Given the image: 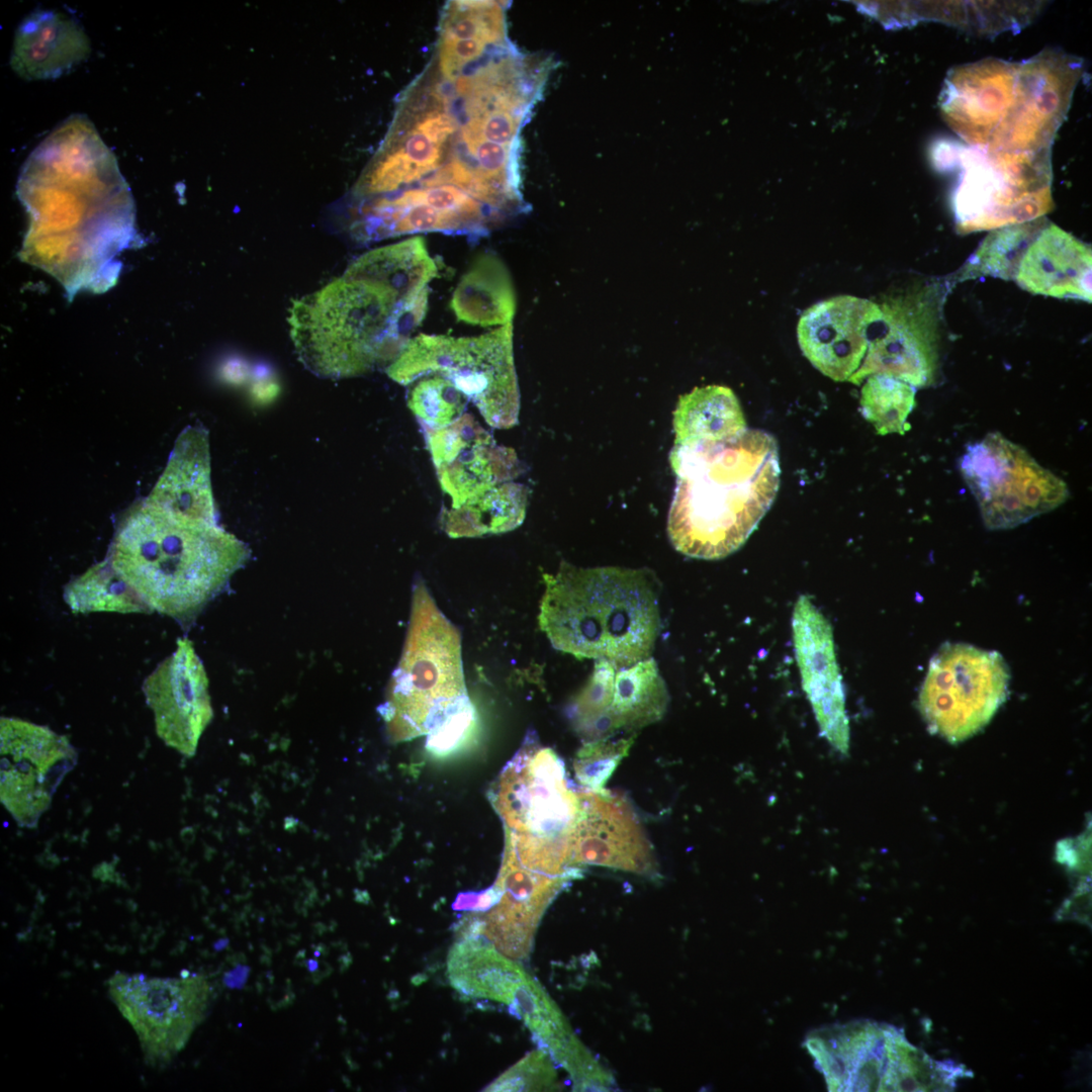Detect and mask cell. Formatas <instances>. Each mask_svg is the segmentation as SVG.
<instances>
[{
  "label": "cell",
  "instance_id": "obj_32",
  "mask_svg": "<svg viewBox=\"0 0 1092 1092\" xmlns=\"http://www.w3.org/2000/svg\"><path fill=\"white\" fill-rule=\"evenodd\" d=\"M527 503L525 485L504 482L457 509L444 510L441 522L453 538L505 533L523 523Z\"/></svg>",
  "mask_w": 1092,
  "mask_h": 1092
},
{
  "label": "cell",
  "instance_id": "obj_35",
  "mask_svg": "<svg viewBox=\"0 0 1092 1092\" xmlns=\"http://www.w3.org/2000/svg\"><path fill=\"white\" fill-rule=\"evenodd\" d=\"M916 387L897 378L870 375L861 388L860 412L877 433L904 434L907 420L915 405Z\"/></svg>",
  "mask_w": 1092,
  "mask_h": 1092
},
{
  "label": "cell",
  "instance_id": "obj_37",
  "mask_svg": "<svg viewBox=\"0 0 1092 1092\" xmlns=\"http://www.w3.org/2000/svg\"><path fill=\"white\" fill-rule=\"evenodd\" d=\"M633 738L585 742L573 761L575 777L587 790L606 793V784L628 754Z\"/></svg>",
  "mask_w": 1092,
  "mask_h": 1092
},
{
  "label": "cell",
  "instance_id": "obj_2",
  "mask_svg": "<svg viewBox=\"0 0 1092 1092\" xmlns=\"http://www.w3.org/2000/svg\"><path fill=\"white\" fill-rule=\"evenodd\" d=\"M17 194L28 215L24 261L53 275L71 297L114 283L112 260L134 240V203L114 155L87 117H69L34 149Z\"/></svg>",
  "mask_w": 1092,
  "mask_h": 1092
},
{
  "label": "cell",
  "instance_id": "obj_5",
  "mask_svg": "<svg viewBox=\"0 0 1092 1092\" xmlns=\"http://www.w3.org/2000/svg\"><path fill=\"white\" fill-rule=\"evenodd\" d=\"M249 557L248 546L217 524L145 502L120 525L108 562L149 608L182 620L220 593Z\"/></svg>",
  "mask_w": 1092,
  "mask_h": 1092
},
{
  "label": "cell",
  "instance_id": "obj_30",
  "mask_svg": "<svg viewBox=\"0 0 1092 1092\" xmlns=\"http://www.w3.org/2000/svg\"><path fill=\"white\" fill-rule=\"evenodd\" d=\"M459 321L491 327L512 324L516 295L510 274L492 254L478 257L460 279L451 299Z\"/></svg>",
  "mask_w": 1092,
  "mask_h": 1092
},
{
  "label": "cell",
  "instance_id": "obj_18",
  "mask_svg": "<svg viewBox=\"0 0 1092 1092\" xmlns=\"http://www.w3.org/2000/svg\"><path fill=\"white\" fill-rule=\"evenodd\" d=\"M578 794L580 808L571 838L574 868L598 866L658 878L653 847L624 797L609 791Z\"/></svg>",
  "mask_w": 1092,
  "mask_h": 1092
},
{
  "label": "cell",
  "instance_id": "obj_25",
  "mask_svg": "<svg viewBox=\"0 0 1092 1092\" xmlns=\"http://www.w3.org/2000/svg\"><path fill=\"white\" fill-rule=\"evenodd\" d=\"M90 53V40L77 20L59 11L37 10L15 31L11 67L26 80L56 79L87 60Z\"/></svg>",
  "mask_w": 1092,
  "mask_h": 1092
},
{
  "label": "cell",
  "instance_id": "obj_23",
  "mask_svg": "<svg viewBox=\"0 0 1092 1092\" xmlns=\"http://www.w3.org/2000/svg\"><path fill=\"white\" fill-rule=\"evenodd\" d=\"M792 625L803 689L819 727L833 747L846 753L848 722L832 629L806 596L800 597L795 605Z\"/></svg>",
  "mask_w": 1092,
  "mask_h": 1092
},
{
  "label": "cell",
  "instance_id": "obj_31",
  "mask_svg": "<svg viewBox=\"0 0 1092 1092\" xmlns=\"http://www.w3.org/2000/svg\"><path fill=\"white\" fill-rule=\"evenodd\" d=\"M614 669L608 720L612 734L621 728L634 730L660 720L668 695L653 659L629 668Z\"/></svg>",
  "mask_w": 1092,
  "mask_h": 1092
},
{
  "label": "cell",
  "instance_id": "obj_29",
  "mask_svg": "<svg viewBox=\"0 0 1092 1092\" xmlns=\"http://www.w3.org/2000/svg\"><path fill=\"white\" fill-rule=\"evenodd\" d=\"M675 446L716 444L747 430L740 403L723 385L696 387L681 395L673 412Z\"/></svg>",
  "mask_w": 1092,
  "mask_h": 1092
},
{
  "label": "cell",
  "instance_id": "obj_11",
  "mask_svg": "<svg viewBox=\"0 0 1092 1092\" xmlns=\"http://www.w3.org/2000/svg\"><path fill=\"white\" fill-rule=\"evenodd\" d=\"M932 158L941 170L960 168L952 194L960 233L1034 220L1054 208L1051 152H987L960 143H941Z\"/></svg>",
  "mask_w": 1092,
  "mask_h": 1092
},
{
  "label": "cell",
  "instance_id": "obj_16",
  "mask_svg": "<svg viewBox=\"0 0 1092 1092\" xmlns=\"http://www.w3.org/2000/svg\"><path fill=\"white\" fill-rule=\"evenodd\" d=\"M77 763L68 738L15 718L0 721V800L18 825L34 827Z\"/></svg>",
  "mask_w": 1092,
  "mask_h": 1092
},
{
  "label": "cell",
  "instance_id": "obj_7",
  "mask_svg": "<svg viewBox=\"0 0 1092 1092\" xmlns=\"http://www.w3.org/2000/svg\"><path fill=\"white\" fill-rule=\"evenodd\" d=\"M428 293L399 301L377 285L342 276L295 299L288 324L299 360L328 378L360 375L394 360L425 317Z\"/></svg>",
  "mask_w": 1092,
  "mask_h": 1092
},
{
  "label": "cell",
  "instance_id": "obj_26",
  "mask_svg": "<svg viewBox=\"0 0 1092 1092\" xmlns=\"http://www.w3.org/2000/svg\"><path fill=\"white\" fill-rule=\"evenodd\" d=\"M1091 248L1046 222L1026 250L1015 279L1033 294L1091 302Z\"/></svg>",
  "mask_w": 1092,
  "mask_h": 1092
},
{
  "label": "cell",
  "instance_id": "obj_33",
  "mask_svg": "<svg viewBox=\"0 0 1092 1092\" xmlns=\"http://www.w3.org/2000/svg\"><path fill=\"white\" fill-rule=\"evenodd\" d=\"M65 601L73 613H133L149 609L108 561L90 567L72 581L66 588Z\"/></svg>",
  "mask_w": 1092,
  "mask_h": 1092
},
{
  "label": "cell",
  "instance_id": "obj_19",
  "mask_svg": "<svg viewBox=\"0 0 1092 1092\" xmlns=\"http://www.w3.org/2000/svg\"><path fill=\"white\" fill-rule=\"evenodd\" d=\"M143 691L158 736L181 754L193 756L213 710L207 675L190 640L178 639L176 651L146 678Z\"/></svg>",
  "mask_w": 1092,
  "mask_h": 1092
},
{
  "label": "cell",
  "instance_id": "obj_39",
  "mask_svg": "<svg viewBox=\"0 0 1092 1092\" xmlns=\"http://www.w3.org/2000/svg\"><path fill=\"white\" fill-rule=\"evenodd\" d=\"M475 711L471 706L447 721L436 732L428 736V749L438 755L448 754L462 744L472 730Z\"/></svg>",
  "mask_w": 1092,
  "mask_h": 1092
},
{
  "label": "cell",
  "instance_id": "obj_6",
  "mask_svg": "<svg viewBox=\"0 0 1092 1092\" xmlns=\"http://www.w3.org/2000/svg\"><path fill=\"white\" fill-rule=\"evenodd\" d=\"M543 578L539 625L556 649L619 667L650 655L659 610L648 569L580 568L562 561L556 574Z\"/></svg>",
  "mask_w": 1092,
  "mask_h": 1092
},
{
  "label": "cell",
  "instance_id": "obj_4",
  "mask_svg": "<svg viewBox=\"0 0 1092 1092\" xmlns=\"http://www.w3.org/2000/svg\"><path fill=\"white\" fill-rule=\"evenodd\" d=\"M676 487L667 533L680 553L723 558L739 549L772 505L780 483L775 438L760 430L716 444L675 446Z\"/></svg>",
  "mask_w": 1092,
  "mask_h": 1092
},
{
  "label": "cell",
  "instance_id": "obj_21",
  "mask_svg": "<svg viewBox=\"0 0 1092 1092\" xmlns=\"http://www.w3.org/2000/svg\"><path fill=\"white\" fill-rule=\"evenodd\" d=\"M883 317L875 302L851 295L825 299L801 315L799 346L812 365L835 381H849L866 356L870 335Z\"/></svg>",
  "mask_w": 1092,
  "mask_h": 1092
},
{
  "label": "cell",
  "instance_id": "obj_28",
  "mask_svg": "<svg viewBox=\"0 0 1092 1092\" xmlns=\"http://www.w3.org/2000/svg\"><path fill=\"white\" fill-rule=\"evenodd\" d=\"M882 310L877 336L871 338L862 363L849 381L860 384L870 375L884 374L914 387L925 386L933 373V355L928 346L891 310Z\"/></svg>",
  "mask_w": 1092,
  "mask_h": 1092
},
{
  "label": "cell",
  "instance_id": "obj_15",
  "mask_svg": "<svg viewBox=\"0 0 1092 1092\" xmlns=\"http://www.w3.org/2000/svg\"><path fill=\"white\" fill-rule=\"evenodd\" d=\"M108 992L134 1030L146 1063L160 1067L186 1045L207 1010L210 989L203 976L149 977L116 972Z\"/></svg>",
  "mask_w": 1092,
  "mask_h": 1092
},
{
  "label": "cell",
  "instance_id": "obj_20",
  "mask_svg": "<svg viewBox=\"0 0 1092 1092\" xmlns=\"http://www.w3.org/2000/svg\"><path fill=\"white\" fill-rule=\"evenodd\" d=\"M427 436L439 482L452 498V509L519 474L516 452L497 446L469 414Z\"/></svg>",
  "mask_w": 1092,
  "mask_h": 1092
},
{
  "label": "cell",
  "instance_id": "obj_14",
  "mask_svg": "<svg viewBox=\"0 0 1092 1092\" xmlns=\"http://www.w3.org/2000/svg\"><path fill=\"white\" fill-rule=\"evenodd\" d=\"M960 471L984 525L1005 530L1049 513L1069 497L1066 482L998 432L969 445Z\"/></svg>",
  "mask_w": 1092,
  "mask_h": 1092
},
{
  "label": "cell",
  "instance_id": "obj_9",
  "mask_svg": "<svg viewBox=\"0 0 1092 1092\" xmlns=\"http://www.w3.org/2000/svg\"><path fill=\"white\" fill-rule=\"evenodd\" d=\"M471 706L459 631L420 579L402 654L379 708L387 736L395 743L429 736Z\"/></svg>",
  "mask_w": 1092,
  "mask_h": 1092
},
{
  "label": "cell",
  "instance_id": "obj_10",
  "mask_svg": "<svg viewBox=\"0 0 1092 1092\" xmlns=\"http://www.w3.org/2000/svg\"><path fill=\"white\" fill-rule=\"evenodd\" d=\"M804 1046L829 1091H949L971 1073L933 1060L902 1029L870 1019L819 1028Z\"/></svg>",
  "mask_w": 1092,
  "mask_h": 1092
},
{
  "label": "cell",
  "instance_id": "obj_13",
  "mask_svg": "<svg viewBox=\"0 0 1092 1092\" xmlns=\"http://www.w3.org/2000/svg\"><path fill=\"white\" fill-rule=\"evenodd\" d=\"M1009 670L997 651L945 643L932 656L918 707L928 729L948 742L982 730L1008 694Z\"/></svg>",
  "mask_w": 1092,
  "mask_h": 1092
},
{
  "label": "cell",
  "instance_id": "obj_36",
  "mask_svg": "<svg viewBox=\"0 0 1092 1092\" xmlns=\"http://www.w3.org/2000/svg\"><path fill=\"white\" fill-rule=\"evenodd\" d=\"M412 383L407 405L426 434L444 429L462 417L469 400L448 378L428 374Z\"/></svg>",
  "mask_w": 1092,
  "mask_h": 1092
},
{
  "label": "cell",
  "instance_id": "obj_38",
  "mask_svg": "<svg viewBox=\"0 0 1092 1092\" xmlns=\"http://www.w3.org/2000/svg\"><path fill=\"white\" fill-rule=\"evenodd\" d=\"M551 1057L539 1049L532 1052L498 1079L491 1083L486 1091H540L554 1090L557 1074Z\"/></svg>",
  "mask_w": 1092,
  "mask_h": 1092
},
{
  "label": "cell",
  "instance_id": "obj_3",
  "mask_svg": "<svg viewBox=\"0 0 1092 1092\" xmlns=\"http://www.w3.org/2000/svg\"><path fill=\"white\" fill-rule=\"evenodd\" d=\"M1082 61L1056 49L1029 60L995 58L949 70L939 96L943 120L987 152H1052L1072 102Z\"/></svg>",
  "mask_w": 1092,
  "mask_h": 1092
},
{
  "label": "cell",
  "instance_id": "obj_34",
  "mask_svg": "<svg viewBox=\"0 0 1092 1092\" xmlns=\"http://www.w3.org/2000/svg\"><path fill=\"white\" fill-rule=\"evenodd\" d=\"M1048 221L1042 216L991 231L970 258L964 273L1014 280L1026 250Z\"/></svg>",
  "mask_w": 1092,
  "mask_h": 1092
},
{
  "label": "cell",
  "instance_id": "obj_24",
  "mask_svg": "<svg viewBox=\"0 0 1092 1092\" xmlns=\"http://www.w3.org/2000/svg\"><path fill=\"white\" fill-rule=\"evenodd\" d=\"M210 484L207 431L199 425L187 427L146 503L174 517L217 524Z\"/></svg>",
  "mask_w": 1092,
  "mask_h": 1092
},
{
  "label": "cell",
  "instance_id": "obj_40",
  "mask_svg": "<svg viewBox=\"0 0 1092 1092\" xmlns=\"http://www.w3.org/2000/svg\"><path fill=\"white\" fill-rule=\"evenodd\" d=\"M249 976V968L240 966L224 977V983L231 988H242Z\"/></svg>",
  "mask_w": 1092,
  "mask_h": 1092
},
{
  "label": "cell",
  "instance_id": "obj_8",
  "mask_svg": "<svg viewBox=\"0 0 1092 1092\" xmlns=\"http://www.w3.org/2000/svg\"><path fill=\"white\" fill-rule=\"evenodd\" d=\"M506 843L526 868L550 876H580L572 864L571 838L579 794L568 783L563 761L529 733L490 792Z\"/></svg>",
  "mask_w": 1092,
  "mask_h": 1092
},
{
  "label": "cell",
  "instance_id": "obj_41",
  "mask_svg": "<svg viewBox=\"0 0 1092 1092\" xmlns=\"http://www.w3.org/2000/svg\"><path fill=\"white\" fill-rule=\"evenodd\" d=\"M317 967H318V964L314 960H308L306 962V968L308 969L309 972H315L317 970Z\"/></svg>",
  "mask_w": 1092,
  "mask_h": 1092
},
{
  "label": "cell",
  "instance_id": "obj_1",
  "mask_svg": "<svg viewBox=\"0 0 1092 1092\" xmlns=\"http://www.w3.org/2000/svg\"><path fill=\"white\" fill-rule=\"evenodd\" d=\"M508 36L469 57L435 47L400 93L391 123L368 162L384 192L451 186L499 216L521 199L518 134L526 98Z\"/></svg>",
  "mask_w": 1092,
  "mask_h": 1092
},
{
  "label": "cell",
  "instance_id": "obj_17",
  "mask_svg": "<svg viewBox=\"0 0 1092 1092\" xmlns=\"http://www.w3.org/2000/svg\"><path fill=\"white\" fill-rule=\"evenodd\" d=\"M524 867L505 845L493 904L483 914H470L460 927L462 938L485 939L513 960L529 957L539 923L556 896L571 881Z\"/></svg>",
  "mask_w": 1092,
  "mask_h": 1092
},
{
  "label": "cell",
  "instance_id": "obj_27",
  "mask_svg": "<svg viewBox=\"0 0 1092 1092\" xmlns=\"http://www.w3.org/2000/svg\"><path fill=\"white\" fill-rule=\"evenodd\" d=\"M437 273L425 241L414 237L363 254L343 276L377 285L405 301L427 289Z\"/></svg>",
  "mask_w": 1092,
  "mask_h": 1092
},
{
  "label": "cell",
  "instance_id": "obj_22",
  "mask_svg": "<svg viewBox=\"0 0 1092 1092\" xmlns=\"http://www.w3.org/2000/svg\"><path fill=\"white\" fill-rule=\"evenodd\" d=\"M481 997L506 1004L531 1030L541 1050L572 1079L587 1074L597 1058L575 1036L543 987L515 961L504 958L490 972Z\"/></svg>",
  "mask_w": 1092,
  "mask_h": 1092
},
{
  "label": "cell",
  "instance_id": "obj_12",
  "mask_svg": "<svg viewBox=\"0 0 1092 1092\" xmlns=\"http://www.w3.org/2000/svg\"><path fill=\"white\" fill-rule=\"evenodd\" d=\"M387 374L403 385L440 374L473 401L488 426L507 429L518 422L512 324L477 337L420 334L410 339Z\"/></svg>",
  "mask_w": 1092,
  "mask_h": 1092
}]
</instances>
